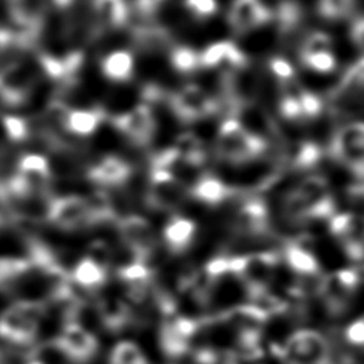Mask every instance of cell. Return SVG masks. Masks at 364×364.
<instances>
[{"instance_id":"e575fe53","label":"cell","mask_w":364,"mask_h":364,"mask_svg":"<svg viewBox=\"0 0 364 364\" xmlns=\"http://www.w3.org/2000/svg\"><path fill=\"white\" fill-rule=\"evenodd\" d=\"M27 364H40V363H36V361H28Z\"/></svg>"},{"instance_id":"d6986e66","label":"cell","mask_w":364,"mask_h":364,"mask_svg":"<svg viewBox=\"0 0 364 364\" xmlns=\"http://www.w3.org/2000/svg\"><path fill=\"white\" fill-rule=\"evenodd\" d=\"M323 156L321 148L313 141L290 142L283 151V161L299 171H309L314 168Z\"/></svg>"},{"instance_id":"d6a6232c","label":"cell","mask_w":364,"mask_h":364,"mask_svg":"<svg viewBox=\"0 0 364 364\" xmlns=\"http://www.w3.org/2000/svg\"><path fill=\"white\" fill-rule=\"evenodd\" d=\"M43 7H51V9H63L67 7L73 0H40Z\"/></svg>"},{"instance_id":"44dd1931","label":"cell","mask_w":364,"mask_h":364,"mask_svg":"<svg viewBox=\"0 0 364 364\" xmlns=\"http://www.w3.org/2000/svg\"><path fill=\"white\" fill-rule=\"evenodd\" d=\"M104 75L111 81H128L134 73V57L128 50H115L101 61Z\"/></svg>"},{"instance_id":"ffe728a7","label":"cell","mask_w":364,"mask_h":364,"mask_svg":"<svg viewBox=\"0 0 364 364\" xmlns=\"http://www.w3.org/2000/svg\"><path fill=\"white\" fill-rule=\"evenodd\" d=\"M92 14L98 28L111 30L127 21L128 9L124 0H94Z\"/></svg>"},{"instance_id":"836d02e7","label":"cell","mask_w":364,"mask_h":364,"mask_svg":"<svg viewBox=\"0 0 364 364\" xmlns=\"http://www.w3.org/2000/svg\"><path fill=\"white\" fill-rule=\"evenodd\" d=\"M0 364H9V353L0 350Z\"/></svg>"},{"instance_id":"cb8c5ba5","label":"cell","mask_w":364,"mask_h":364,"mask_svg":"<svg viewBox=\"0 0 364 364\" xmlns=\"http://www.w3.org/2000/svg\"><path fill=\"white\" fill-rule=\"evenodd\" d=\"M101 121V114L95 109H70L65 129L77 136L91 135Z\"/></svg>"},{"instance_id":"30bf717a","label":"cell","mask_w":364,"mask_h":364,"mask_svg":"<svg viewBox=\"0 0 364 364\" xmlns=\"http://www.w3.org/2000/svg\"><path fill=\"white\" fill-rule=\"evenodd\" d=\"M199 58L200 65L219 73L226 80L236 77L245 68L246 63L240 50L229 41H219L209 46Z\"/></svg>"},{"instance_id":"83f0119b","label":"cell","mask_w":364,"mask_h":364,"mask_svg":"<svg viewBox=\"0 0 364 364\" xmlns=\"http://www.w3.org/2000/svg\"><path fill=\"white\" fill-rule=\"evenodd\" d=\"M300 61L306 68L316 71V73H321V74L330 73L336 68V58H334L333 51L300 57Z\"/></svg>"},{"instance_id":"f1b7e54d","label":"cell","mask_w":364,"mask_h":364,"mask_svg":"<svg viewBox=\"0 0 364 364\" xmlns=\"http://www.w3.org/2000/svg\"><path fill=\"white\" fill-rule=\"evenodd\" d=\"M172 63L179 71H192L200 65L199 54L188 47L175 48L172 53Z\"/></svg>"},{"instance_id":"8992f818","label":"cell","mask_w":364,"mask_h":364,"mask_svg":"<svg viewBox=\"0 0 364 364\" xmlns=\"http://www.w3.org/2000/svg\"><path fill=\"white\" fill-rule=\"evenodd\" d=\"M328 229L351 260L358 262L364 257V215L336 213L328 219Z\"/></svg>"},{"instance_id":"2e32d148","label":"cell","mask_w":364,"mask_h":364,"mask_svg":"<svg viewBox=\"0 0 364 364\" xmlns=\"http://www.w3.org/2000/svg\"><path fill=\"white\" fill-rule=\"evenodd\" d=\"M196 237V223L185 216L171 218L164 228V242L172 255H182L189 250Z\"/></svg>"},{"instance_id":"d590c367","label":"cell","mask_w":364,"mask_h":364,"mask_svg":"<svg viewBox=\"0 0 364 364\" xmlns=\"http://www.w3.org/2000/svg\"><path fill=\"white\" fill-rule=\"evenodd\" d=\"M0 228H1V218H0Z\"/></svg>"},{"instance_id":"4fadbf2b","label":"cell","mask_w":364,"mask_h":364,"mask_svg":"<svg viewBox=\"0 0 364 364\" xmlns=\"http://www.w3.org/2000/svg\"><path fill=\"white\" fill-rule=\"evenodd\" d=\"M172 107L182 118L198 119L209 115L215 108V102L200 87L188 85L175 94Z\"/></svg>"},{"instance_id":"d4e9b609","label":"cell","mask_w":364,"mask_h":364,"mask_svg":"<svg viewBox=\"0 0 364 364\" xmlns=\"http://www.w3.org/2000/svg\"><path fill=\"white\" fill-rule=\"evenodd\" d=\"M108 364H149L145 353L134 341L117 343L108 357Z\"/></svg>"},{"instance_id":"5bb4252c","label":"cell","mask_w":364,"mask_h":364,"mask_svg":"<svg viewBox=\"0 0 364 364\" xmlns=\"http://www.w3.org/2000/svg\"><path fill=\"white\" fill-rule=\"evenodd\" d=\"M115 124L129 139L136 144H145L149 141L155 128L154 114L145 104H139L117 118Z\"/></svg>"},{"instance_id":"277c9868","label":"cell","mask_w":364,"mask_h":364,"mask_svg":"<svg viewBox=\"0 0 364 364\" xmlns=\"http://www.w3.org/2000/svg\"><path fill=\"white\" fill-rule=\"evenodd\" d=\"M267 142L250 135L235 117L228 118L218 135L216 151L219 156L232 162H243L260 155Z\"/></svg>"},{"instance_id":"4dcf8cb0","label":"cell","mask_w":364,"mask_h":364,"mask_svg":"<svg viewBox=\"0 0 364 364\" xmlns=\"http://www.w3.org/2000/svg\"><path fill=\"white\" fill-rule=\"evenodd\" d=\"M344 337L348 344L364 347V317L350 323L344 330Z\"/></svg>"},{"instance_id":"f546056e","label":"cell","mask_w":364,"mask_h":364,"mask_svg":"<svg viewBox=\"0 0 364 364\" xmlns=\"http://www.w3.org/2000/svg\"><path fill=\"white\" fill-rule=\"evenodd\" d=\"M186 10L196 18L212 17L218 11L216 0H185Z\"/></svg>"},{"instance_id":"6da1fadb","label":"cell","mask_w":364,"mask_h":364,"mask_svg":"<svg viewBox=\"0 0 364 364\" xmlns=\"http://www.w3.org/2000/svg\"><path fill=\"white\" fill-rule=\"evenodd\" d=\"M48 313L40 300H18L0 314V338L16 346L33 343Z\"/></svg>"},{"instance_id":"52a82bcc","label":"cell","mask_w":364,"mask_h":364,"mask_svg":"<svg viewBox=\"0 0 364 364\" xmlns=\"http://www.w3.org/2000/svg\"><path fill=\"white\" fill-rule=\"evenodd\" d=\"M361 102H364V57L354 61L343 73L328 97L331 109L337 112L348 111Z\"/></svg>"},{"instance_id":"8d00e7d4","label":"cell","mask_w":364,"mask_h":364,"mask_svg":"<svg viewBox=\"0 0 364 364\" xmlns=\"http://www.w3.org/2000/svg\"><path fill=\"white\" fill-rule=\"evenodd\" d=\"M326 364H333V363H331V361H328V363H326Z\"/></svg>"},{"instance_id":"9a60e30c","label":"cell","mask_w":364,"mask_h":364,"mask_svg":"<svg viewBox=\"0 0 364 364\" xmlns=\"http://www.w3.org/2000/svg\"><path fill=\"white\" fill-rule=\"evenodd\" d=\"M70 276L71 280L90 296H98V291L108 282V267L85 255L75 262Z\"/></svg>"},{"instance_id":"5b68a950","label":"cell","mask_w":364,"mask_h":364,"mask_svg":"<svg viewBox=\"0 0 364 364\" xmlns=\"http://www.w3.org/2000/svg\"><path fill=\"white\" fill-rule=\"evenodd\" d=\"M117 226L122 245L129 247L148 263L158 247V240L152 225L142 216L128 215L121 218Z\"/></svg>"},{"instance_id":"9c48e42d","label":"cell","mask_w":364,"mask_h":364,"mask_svg":"<svg viewBox=\"0 0 364 364\" xmlns=\"http://www.w3.org/2000/svg\"><path fill=\"white\" fill-rule=\"evenodd\" d=\"M48 220L63 230H80L94 225L84 198L65 196L51 200Z\"/></svg>"},{"instance_id":"3957f363","label":"cell","mask_w":364,"mask_h":364,"mask_svg":"<svg viewBox=\"0 0 364 364\" xmlns=\"http://www.w3.org/2000/svg\"><path fill=\"white\" fill-rule=\"evenodd\" d=\"M328 152L357 178H364V122L340 127L331 136Z\"/></svg>"},{"instance_id":"ac0fdd59","label":"cell","mask_w":364,"mask_h":364,"mask_svg":"<svg viewBox=\"0 0 364 364\" xmlns=\"http://www.w3.org/2000/svg\"><path fill=\"white\" fill-rule=\"evenodd\" d=\"M306 237L289 240L283 247V259L286 264L300 276H317L320 272L316 256L306 246Z\"/></svg>"},{"instance_id":"7402d4cb","label":"cell","mask_w":364,"mask_h":364,"mask_svg":"<svg viewBox=\"0 0 364 364\" xmlns=\"http://www.w3.org/2000/svg\"><path fill=\"white\" fill-rule=\"evenodd\" d=\"M129 175V166L125 161L115 156H107L91 169V178L98 183L117 185Z\"/></svg>"},{"instance_id":"7a4b0ae2","label":"cell","mask_w":364,"mask_h":364,"mask_svg":"<svg viewBox=\"0 0 364 364\" xmlns=\"http://www.w3.org/2000/svg\"><path fill=\"white\" fill-rule=\"evenodd\" d=\"M286 364H326L330 361V347L326 337L316 330H297L287 337L283 347L273 346Z\"/></svg>"},{"instance_id":"1f68e13d","label":"cell","mask_w":364,"mask_h":364,"mask_svg":"<svg viewBox=\"0 0 364 364\" xmlns=\"http://www.w3.org/2000/svg\"><path fill=\"white\" fill-rule=\"evenodd\" d=\"M350 36H351V40L353 43L364 51V16L357 18L353 24H351V28H350Z\"/></svg>"},{"instance_id":"8fae6325","label":"cell","mask_w":364,"mask_h":364,"mask_svg":"<svg viewBox=\"0 0 364 364\" xmlns=\"http://www.w3.org/2000/svg\"><path fill=\"white\" fill-rule=\"evenodd\" d=\"M188 188L173 178L168 171L154 169L149 183V203L159 209H176L185 202Z\"/></svg>"},{"instance_id":"ba28073f","label":"cell","mask_w":364,"mask_h":364,"mask_svg":"<svg viewBox=\"0 0 364 364\" xmlns=\"http://www.w3.org/2000/svg\"><path fill=\"white\" fill-rule=\"evenodd\" d=\"M54 340L73 364H87L98 353L100 344L94 333L75 323H64Z\"/></svg>"},{"instance_id":"603a6c76","label":"cell","mask_w":364,"mask_h":364,"mask_svg":"<svg viewBox=\"0 0 364 364\" xmlns=\"http://www.w3.org/2000/svg\"><path fill=\"white\" fill-rule=\"evenodd\" d=\"M191 192L206 205H218L229 196L230 189L218 178L210 175H205L192 189Z\"/></svg>"},{"instance_id":"7c38bea8","label":"cell","mask_w":364,"mask_h":364,"mask_svg":"<svg viewBox=\"0 0 364 364\" xmlns=\"http://www.w3.org/2000/svg\"><path fill=\"white\" fill-rule=\"evenodd\" d=\"M95 307L101 320V327L107 333H121L136 324L134 307L122 297L97 296Z\"/></svg>"},{"instance_id":"e0dca14e","label":"cell","mask_w":364,"mask_h":364,"mask_svg":"<svg viewBox=\"0 0 364 364\" xmlns=\"http://www.w3.org/2000/svg\"><path fill=\"white\" fill-rule=\"evenodd\" d=\"M269 11L259 0H235L229 11V23L236 31H247L267 23Z\"/></svg>"},{"instance_id":"4316f807","label":"cell","mask_w":364,"mask_h":364,"mask_svg":"<svg viewBox=\"0 0 364 364\" xmlns=\"http://www.w3.org/2000/svg\"><path fill=\"white\" fill-rule=\"evenodd\" d=\"M331 48H333L331 37L326 31L316 30L304 37L300 46V57L327 53V51H331Z\"/></svg>"},{"instance_id":"484cf974","label":"cell","mask_w":364,"mask_h":364,"mask_svg":"<svg viewBox=\"0 0 364 364\" xmlns=\"http://www.w3.org/2000/svg\"><path fill=\"white\" fill-rule=\"evenodd\" d=\"M355 7V0H317V11L324 20L347 18Z\"/></svg>"}]
</instances>
